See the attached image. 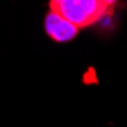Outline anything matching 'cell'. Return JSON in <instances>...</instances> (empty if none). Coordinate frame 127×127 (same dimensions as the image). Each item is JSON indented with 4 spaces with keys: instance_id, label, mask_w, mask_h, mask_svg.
I'll return each instance as SVG.
<instances>
[{
    "instance_id": "6da1fadb",
    "label": "cell",
    "mask_w": 127,
    "mask_h": 127,
    "mask_svg": "<svg viewBox=\"0 0 127 127\" xmlns=\"http://www.w3.org/2000/svg\"><path fill=\"white\" fill-rule=\"evenodd\" d=\"M110 9L101 0H51V11L60 14L78 29L96 25Z\"/></svg>"
},
{
    "instance_id": "7a4b0ae2",
    "label": "cell",
    "mask_w": 127,
    "mask_h": 127,
    "mask_svg": "<svg viewBox=\"0 0 127 127\" xmlns=\"http://www.w3.org/2000/svg\"><path fill=\"white\" fill-rule=\"evenodd\" d=\"M44 31H46L48 37L54 40L55 43H67L72 41L80 32L78 28H75L70 22L57 12H49L44 19Z\"/></svg>"
},
{
    "instance_id": "3957f363",
    "label": "cell",
    "mask_w": 127,
    "mask_h": 127,
    "mask_svg": "<svg viewBox=\"0 0 127 127\" xmlns=\"http://www.w3.org/2000/svg\"><path fill=\"white\" fill-rule=\"evenodd\" d=\"M101 2H103V3H106L107 6H110V8H112V6L118 2V0H101Z\"/></svg>"
}]
</instances>
